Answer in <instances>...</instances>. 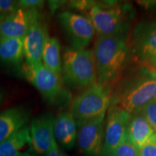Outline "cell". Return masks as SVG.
Segmentation results:
<instances>
[{
	"label": "cell",
	"mask_w": 156,
	"mask_h": 156,
	"mask_svg": "<svg viewBox=\"0 0 156 156\" xmlns=\"http://www.w3.org/2000/svg\"><path fill=\"white\" fill-rule=\"evenodd\" d=\"M97 83L106 85L114 80L125 65L129 55L122 36H98L93 50Z\"/></svg>",
	"instance_id": "1"
},
{
	"label": "cell",
	"mask_w": 156,
	"mask_h": 156,
	"mask_svg": "<svg viewBox=\"0 0 156 156\" xmlns=\"http://www.w3.org/2000/svg\"><path fill=\"white\" fill-rule=\"evenodd\" d=\"M62 60V72L64 80L68 84L78 87H88L97 83L92 50L66 48Z\"/></svg>",
	"instance_id": "2"
},
{
	"label": "cell",
	"mask_w": 156,
	"mask_h": 156,
	"mask_svg": "<svg viewBox=\"0 0 156 156\" xmlns=\"http://www.w3.org/2000/svg\"><path fill=\"white\" fill-rule=\"evenodd\" d=\"M110 101V93L105 85L95 83L73 99L70 112L78 126L106 114Z\"/></svg>",
	"instance_id": "3"
},
{
	"label": "cell",
	"mask_w": 156,
	"mask_h": 156,
	"mask_svg": "<svg viewBox=\"0 0 156 156\" xmlns=\"http://www.w3.org/2000/svg\"><path fill=\"white\" fill-rule=\"evenodd\" d=\"M20 73L51 103L57 102L64 95L61 75L51 71L42 62L33 64L25 62L21 64Z\"/></svg>",
	"instance_id": "4"
},
{
	"label": "cell",
	"mask_w": 156,
	"mask_h": 156,
	"mask_svg": "<svg viewBox=\"0 0 156 156\" xmlns=\"http://www.w3.org/2000/svg\"><path fill=\"white\" fill-rule=\"evenodd\" d=\"M156 99V75L148 73L129 84L119 95L118 106L130 114L141 112Z\"/></svg>",
	"instance_id": "5"
},
{
	"label": "cell",
	"mask_w": 156,
	"mask_h": 156,
	"mask_svg": "<svg viewBox=\"0 0 156 156\" xmlns=\"http://www.w3.org/2000/svg\"><path fill=\"white\" fill-rule=\"evenodd\" d=\"M88 18L98 36H122L127 28L125 12L116 4L97 3L89 10Z\"/></svg>",
	"instance_id": "6"
},
{
	"label": "cell",
	"mask_w": 156,
	"mask_h": 156,
	"mask_svg": "<svg viewBox=\"0 0 156 156\" xmlns=\"http://www.w3.org/2000/svg\"><path fill=\"white\" fill-rule=\"evenodd\" d=\"M131 118L132 114L118 105L114 104L108 107L104 126L101 155L109 156L127 138L128 126Z\"/></svg>",
	"instance_id": "7"
},
{
	"label": "cell",
	"mask_w": 156,
	"mask_h": 156,
	"mask_svg": "<svg viewBox=\"0 0 156 156\" xmlns=\"http://www.w3.org/2000/svg\"><path fill=\"white\" fill-rule=\"evenodd\" d=\"M57 19L72 47L85 48L94 36L95 30L88 17L69 11L58 13Z\"/></svg>",
	"instance_id": "8"
},
{
	"label": "cell",
	"mask_w": 156,
	"mask_h": 156,
	"mask_svg": "<svg viewBox=\"0 0 156 156\" xmlns=\"http://www.w3.org/2000/svg\"><path fill=\"white\" fill-rule=\"evenodd\" d=\"M106 114L87 121L78 126L77 143L78 149L86 156L101 155Z\"/></svg>",
	"instance_id": "9"
},
{
	"label": "cell",
	"mask_w": 156,
	"mask_h": 156,
	"mask_svg": "<svg viewBox=\"0 0 156 156\" xmlns=\"http://www.w3.org/2000/svg\"><path fill=\"white\" fill-rule=\"evenodd\" d=\"M41 16L39 9H17L6 15L0 21V38H22L26 36L31 25Z\"/></svg>",
	"instance_id": "10"
},
{
	"label": "cell",
	"mask_w": 156,
	"mask_h": 156,
	"mask_svg": "<svg viewBox=\"0 0 156 156\" xmlns=\"http://www.w3.org/2000/svg\"><path fill=\"white\" fill-rule=\"evenodd\" d=\"M53 114H44L32 120L30 129L31 150L36 155L44 156L56 142L54 134Z\"/></svg>",
	"instance_id": "11"
},
{
	"label": "cell",
	"mask_w": 156,
	"mask_h": 156,
	"mask_svg": "<svg viewBox=\"0 0 156 156\" xmlns=\"http://www.w3.org/2000/svg\"><path fill=\"white\" fill-rule=\"evenodd\" d=\"M48 36V26L41 15L31 25L23 39L25 62L30 64L41 62L44 45Z\"/></svg>",
	"instance_id": "12"
},
{
	"label": "cell",
	"mask_w": 156,
	"mask_h": 156,
	"mask_svg": "<svg viewBox=\"0 0 156 156\" xmlns=\"http://www.w3.org/2000/svg\"><path fill=\"white\" fill-rule=\"evenodd\" d=\"M134 49L142 61L156 64V20L138 25L134 32Z\"/></svg>",
	"instance_id": "13"
},
{
	"label": "cell",
	"mask_w": 156,
	"mask_h": 156,
	"mask_svg": "<svg viewBox=\"0 0 156 156\" xmlns=\"http://www.w3.org/2000/svg\"><path fill=\"white\" fill-rule=\"evenodd\" d=\"M30 111L23 106H15L0 113V143L26 125Z\"/></svg>",
	"instance_id": "14"
},
{
	"label": "cell",
	"mask_w": 156,
	"mask_h": 156,
	"mask_svg": "<svg viewBox=\"0 0 156 156\" xmlns=\"http://www.w3.org/2000/svg\"><path fill=\"white\" fill-rule=\"evenodd\" d=\"M54 134L56 142L66 150L72 149L77 141V124L71 112L60 113L55 118Z\"/></svg>",
	"instance_id": "15"
},
{
	"label": "cell",
	"mask_w": 156,
	"mask_h": 156,
	"mask_svg": "<svg viewBox=\"0 0 156 156\" xmlns=\"http://www.w3.org/2000/svg\"><path fill=\"white\" fill-rule=\"evenodd\" d=\"M128 139L138 148L148 142L156 140V131L141 114L132 115L129 123Z\"/></svg>",
	"instance_id": "16"
},
{
	"label": "cell",
	"mask_w": 156,
	"mask_h": 156,
	"mask_svg": "<svg viewBox=\"0 0 156 156\" xmlns=\"http://www.w3.org/2000/svg\"><path fill=\"white\" fill-rule=\"evenodd\" d=\"M23 56L22 38H0V63L9 66H20L22 64Z\"/></svg>",
	"instance_id": "17"
},
{
	"label": "cell",
	"mask_w": 156,
	"mask_h": 156,
	"mask_svg": "<svg viewBox=\"0 0 156 156\" xmlns=\"http://www.w3.org/2000/svg\"><path fill=\"white\" fill-rule=\"evenodd\" d=\"M30 145L29 126L25 125L0 143V156H15L27 145Z\"/></svg>",
	"instance_id": "18"
},
{
	"label": "cell",
	"mask_w": 156,
	"mask_h": 156,
	"mask_svg": "<svg viewBox=\"0 0 156 156\" xmlns=\"http://www.w3.org/2000/svg\"><path fill=\"white\" fill-rule=\"evenodd\" d=\"M60 42L56 37L48 36L45 43L42 54L43 64L56 74L62 73V60Z\"/></svg>",
	"instance_id": "19"
},
{
	"label": "cell",
	"mask_w": 156,
	"mask_h": 156,
	"mask_svg": "<svg viewBox=\"0 0 156 156\" xmlns=\"http://www.w3.org/2000/svg\"><path fill=\"white\" fill-rule=\"evenodd\" d=\"M109 156H139V148L127 137Z\"/></svg>",
	"instance_id": "20"
},
{
	"label": "cell",
	"mask_w": 156,
	"mask_h": 156,
	"mask_svg": "<svg viewBox=\"0 0 156 156\" xmlns=\"http://www.w3.org/2000/svg\"><path fill=\"white\" fill-rule=\"evenodd\" d=\"M138 114L145 117L156 131V99L148 103Z\"/></svg>",
	"instance_id": "21"
},
{
	"label": "cell",
	"mask_w": 156,
	"mask_h": 156,
	"mask_svg": "<svg viewBox=\"0 0 156 156\" xmlns=\"http://www.w3.org/2000/svg\"><path fill=\"white\" fill-rule=\"evenodd\" d=\"M45 2L43 0H20L17 1L20 9H39L44 7Z\"/></svg>",
	"instance_id": "22"
},
{
	"label": "cell",
	"mask_w": 156,
	"mask_h": 156,
	"mask_svg": "<svg viewBox=\"0 0 156 156\" xmlns=\"http://www.w3.org/2000/svg\"><path fill=\"white\" fill-rule=\"evenodd\" d=\"M19 9L17 1L0 0V15H7Z\"/></svg>",
	"instance_id": "23"
},
{
	"label": "cell",
	"mask_w": 156,
	"mask_h": 156,
	"mask_svg": "<svg viewBox=\"0 0 156 156\" xmlns=\"http://www.w3.org/2000/svg\"><path fill=\"white\" fill-rule=\"evenodd\" d=\"M69 7L77 10H90L97 2L94 1H70L67 3Z\"/></svg>",
	"instance_id": "24"
},
{
	"label": "cell",
	"mask_w": 156,
	"mask_h": 156,
	"mask_svg": "<svg viewBox=\"0 0 156 156\" xmlns=\"http://www.w3.org/2000/svg\"><path fill=\"white\" fill-rule=\"evenodd\" d=\"M139 156H156V140L139 147Z\"/></svg>",
	"instance_id": "25"
},
{
	"label": "cell",
	"mask_w": 156,
	"mask_h": 156,
	"mask_svg": "<svg viewBox=\"0 0 156 156\" xmlns=\"http://www.w3.org/2000/svg\"><path fill=\"white\" fill-rule=\"evenodd\" d=\"M44 156H69L63 151H62L57 145V142H55L51 146V147L48 150L47 153Z\"/></svg>",
	"instance_id": "26"
},
{
	"label": "cell",
	"mask_w": 156,
	"mask_h": 156,
	"mask_svg": "<svg viewBox=\"0 0 156 156\" xmlns=\"http://www.w3.org/2000/svg\"><path fill=\"white\" fill-rule=\"evenodd\" d=\"M65 2L62 1H49L48 5H49V8L52 12H54L56 9H58L61 7V5H64Z\"/></svg>",
	"instance_id": "27"
},
{
	"label": "cell",
	"mask_w": 156,
	"mask_h": 156,
	"mask_svg": "<svg viewBox=\"0 0 156 156\" xmlns=\"http://www.w3.org/2000/svg\"><path fill=\"white\" fill-rule=\"evenodd\" d=\"M15 156H35L34 151L32 150L30 151H27L25 152H20V153L17 154V155Z\"/></svg>",
	"instance_id": "28"
},
{
	"label": "cell",
	"mask_w": 156,
	"mask_h": 156,
	"mask_svg": "<svg viewBox=\"0 0 156 156\" xmlns=\"http://www.w3.org/2000/svg\"><path fill=\"white\" fill-rule=\"evenodd\" d=\"M2 98H3V94L2 93V91L0 90V103H1L2 101Z\"/></svg>",
	"instance_id": "29"
},
{
	"label": "cell",
	"mask_w": 156,
	"mask_h": 156,
	"mask_svg": "<svg viewBox=\"0 0 156 156\" xmlns=\"http://www.w3.org/2000/svg\"><path fill=\"white\" fill-rule=\"evenodd\" d=\"M5 15H0V21H1V20H2V19H3V17H5Z\"/></svg>",
	"instance_id": "30"
},
{
	"label": "cell",
	"mask_w": 156,
	"mask_h": 156,
	"mask_svg": "<svg viewBox=\"0 0 156 156\" xmlns=\"http://www.w3.org/2000/svg\"><path fill=\"white\" fill-rule=\"evenodd\" d=\"M155 67H156V64H155Z\"/></svg>",
	"instance_id": "31"
},
{
	"label": "cell",
	"mask_w": 156,
	"mask_h": 156,
	"mask_svg": "<svg viewBox=\"0 0 156 156\" xmlns=\"http://www.w3.org/2000/svg\"><path fill=\"white\" fill-rule=\"evenodd\" d=\"M155 75H156V72H155Z\"/></svg>",
	"instance_id": "32"
}]
</instances>
